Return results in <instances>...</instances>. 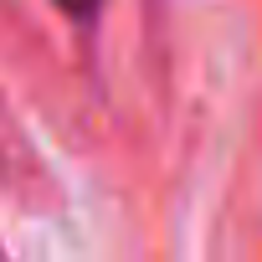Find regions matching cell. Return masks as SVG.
<instances>
[{
	"label": "cell",
	"instance_id": "6da1fadb",
	"mask_svg": "<svg viewBox=\"0 0 262 262\" xmlns=\"http://www.w3.org/2000/svg\"><path fill=\"white\" fill-rule=\"evenodd\" d=\"M57 6H62L67 16H93V11L103 6V0H57Z\"/></svg>",
	"mask_w": 262,
	"mask_h": 262
}]
</instances>
